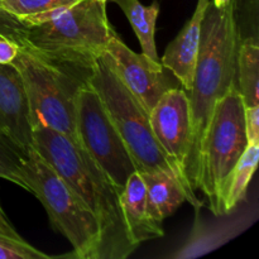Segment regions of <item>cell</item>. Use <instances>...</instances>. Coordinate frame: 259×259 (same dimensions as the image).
Segmentation results:
<instances>
[{
	"label": "cell",
	"instance_id": "obj_12",
	"mask_svg": "<svg viewBox=\"0 0 259 259\" xmlns=\"http://www.w3.org/2000/svg\"><path fill=\"white\" fill-rule=\"evenodd\" d=\"M209 0H199L191 19L185 24L176 38L167 46L161 63L175 76L189 93L194 82L195 67L199 55L201 27Z\"/></svg>",
	"mask_w": 259,
	"mask_h": 259
},
{
	"label": "cell",
	"instance_id": "obj_21",
	"mask_svg": "<svg viewBox=\"0 0 259 259\" xmlns=\"http://www.w3.org/2000/svg\"><path fill=\"white\" fill-rule=\"evenodd\" d=\"M19 51V43L4 29L0 27V63L7 65L12 63L17 57Z\"/></svg>",
	"mask_w": 259,
	"mask_h": 259
},
{
	"label": "cell",
	"instance_id": "obj_3",
	"mask_svg": "<svg viewBox=\"0 0 259 259\" xmlns=\"http://www.w3.org/2000/svg\"><path fill=\"white\" fill-rule=\"evenodd\" d=\"M0 27L48 60L83 71H91L95 58L116 34L108 19L106 3L100 0H80L63 7L53 19L32 27L13 18L0 20Z\"/></svg>",
	"mask_w": 259,
	"mask_h": 259
},
{
	"label": "cell",
	"instance_id": "obj_18",
	"mask_svg": "<svg viewBox=\"0 0 259 259\" xmlns=\"http://www.w3.org/2000/svg\"><path fill=\"white\" fill-rule=\"evenodd\" d=\"M51 255L35 249L15 229L0 227V259H48Z\"/></svg>",
	"mask_w": 259,
	"mask_h": 259
},
{
	"label": "cell",
	"instance_id": "obj_14",
	"mask_svg": "<svg viewBox=\"0 0 259 259\" xmlns=\"http://www.w3.org/2000/svg\"><path fill=\"white\" fill-rule=\"evenodd\" d=\"M139 175L146 186L149 211L158 222L163 223L187 201L184 187L172 172L154 171Z\"/></svg>",
	"mask_w": 259,
	"mask_h": 259
},
{
	"label": "cell",
	"instance_id": "obj_17",
	"mask_svg": "<svg viewBox=\"0 0 259 259\" xmlns=\"http://www.w3.org/2000/svg\"><path fill=\"white\" fill-rule=\"evenodd\" d=\"M235 83L247 108L259 105V47L252 38L239 43Z\"/></svg>",
	"mask_w": 259,
	"mask_h": 259
},
{
	"label": "cell",
	"instance_id": "obj_6",
	"mask_svg": "<svg viewBox=\"0 0 259 259\" xmlns=\"http://www.w3.org/2000/svg\"><path fill=\"white\" fill-rule=\"evenodd\" d=\"M89 82L118 129L137 172L167 171L176 176L168 156L154 137L149 113L119 80L105 51L94 61Z\"/></svg>",
	"mask_w": 259,
	"mask_h": 259
},
{
	"label": "cell",
	"instance_id": "obj_11",
	"mask_svg": "<svg viewBox=\"0 0 259 259\" xmlns=\"http://www.w3.org/2000/svg\"><path fill=\"white\" fill-rule=\"evenodd\" d=\"M0 134L25 151L33 143V126L20 73L12 63H0Z\"/></svg>",
	"mask_w": 259,
	"mask_h": 259
},
{
	"label": "cell",
	"instance_id": "obj_24",
	"mask_svg": "<svg viewBox=\"0 0 259 259\" xmlns=\"http://www.w3.org/2000/svg\"><path fill=\"white\" fill-rule=\"evenodd\" d=\"M0 2H2V0H0ZM3 14H7V13H4L3 10H0V15H3Z\"/></svg>",
	"mask_w": 259,
	"mask_h": 259
},
{
	"label": "cell",
	"instance_id": "obj_7",
	"mask_svg": "<svg viewBox=\"0 0 259 259\" xmlns=\"http://www.w3.org/2000/svg\"><path fill=\"white\" fill-rule=\"evenodd\" d=\"M244 111L242 95L232 86L215 105L200 149L195 190L204 192L217 217L224 215L225 182L248 146Z\"/></svg>",
	"mask_w": 259,
	"mask_h": 259
},
{
	"label": "cell",
	"instance_id": "obj_25",
	"mask_svg": "<svg viewBox=\"0 0 259 259\" xmlns=\"http://www.w3.org/2000/svg\"><path fill=\"white\" fill-rule=\"evenodd\" d=\"M100 2H105L106 3V2H108V0H100Z\"/></svg>",
	"mask_w": 259,
	"mask_h": 259
},
{
	"label": "cell",
	"instance_id": "obj_10",
	"mask_svg": "<svg viewBox=\"0 0 259 259\" xmlns=\"http://www.w3.org/2000/svg\"><path fill=\"white\" fill-rule=\"evenodd\" d=\"M105 52L119 80L148 113L166 91L176 88L161 61L133 52L116 34L110 38Z\"/></svg>",
	"mask_w": 259,
	"mask_h": 259
},
{
	"label": "cell",
	"instance_id": "obj_9",
	"mask_svg": "<svg viewBox=\"0 0 259 259\" xmlns=\"http://www.w3.org/2000/svg\"><path fill=\"white\" fill-rule=\"evenodd\" d=\"M149 123L154 137L174 166L177 179L186 192L187 201L199 209L201 202L186 175L192 142L191 110L186 91L179 88L166 91L149 111Z\"/></svg>",
	"mask_w": 259,
	"mask_h": 259
},
{
	"label": "cell",
	"instance_id": "obj_23",
	"mask_svg": "<svg viewBox=\"0 0 259 259\" xmlns=\"http://www.w3.org/2000/svg\"><path fill=\"white\" fill-rule=\"evenodd\" d=\"M0 227L7 228V229H14V228H13V225L10 224V222H9V219H8L7 214H5L4 210H3L2 205H0Z\"/></svg>",
	"mask_w": 259,
	"mask_h": 259
},
{
	"label": "cell",
	"instance_id": "obj_4",
	"mask_svg": "<svg viewBox=\"0 0 259 259\" xmlns=\"http://www.w3.org/2000/svg\"><path fill=\"white\" fill-rule=\"evenodd\" d=\"M15 40L19 43V51L12 65L22 76L33 129H53L80 146L75 124L76 95L89 81L91 71L53 62L25 43Z\"/></svg>",
	"mask_w": 259,
	"mask_h": 259
},
{
	"label": "cell",
	"instance_id": "obj_1",
	"mask_svg": "<svg viewBox=\"0 0 259 259\" xmlns=\"http://www.w3.org/2000/svg\"><path fill=\"white\" fill-rule=\"evenodd\" d=\"M32 147L98 219L99 259L128 258L138 247L131 240L126 229L120 206V191L95 161L65 134L46 126L33 129Z\"/></svg>",
	"mask_w": 259,
	"mask_h": 259
},
{
	"label": "cell",
	"instance_id": "obj_2",
	"mask_svg": "<svg viewBox=\"0 0 259 259\" xmlns=\"http://www.w3.org/2000/svg\"><path fill=\"white\" fill-rule=\"evenodd\" d=\"M239 43L235 0H209L202 19L194 82L187 93L191 110L192 142L186 175L194 190L200 149L212 111L229 89L237 85L235 76Z\"/></svg>",
	"mask_w": 259,
	"mask_h": 259
},
{
	"label": "cell",
	"instance_id": "obj_19",
	"mask_svg": "<svg viewBox=\"0 0 259 259\" xmlns=\"http://www.w3.org/2000/svg\"><path fill=\"white\" fill-rule=\"evenodd\" d=\"M80 0H2L0 10L19 20L29 15L39 14L61 7H70Z\"/></svg>",
	"mask_w": 259,
	"mask_h": 259
},
{
	"label": "cell",
	"instance_id": "obj_20",
	"mask_svg": "<svg viewBox=\"0 0 259 259\" xmlns=\"http://www.w3.org/2000/svg\"><path fill=\"white\" fill-rule=\"evenodd\" d=\"M23 152L12 141L0 134V179L13 182L25 190L24 181L20 174Z\"/></svg>",
	"mask_w": 259,
	"mask_h": 259
},
{
	"label": "cell",
	"instance_id": "obj_15",
	"mask_svg": "<svg viewBox=\"0 0 259 259\" xmlns=\"http://www.w3.org/2000/svg\"><path fill=\"white\" fill-rule=\"evenodd\" d=\"M120 7L125 17L131 22L134 33L138 37L142 47V53L154 61H159L157 53L154 33L156 22L159 14L158 2H153L146 7L139 0H113Z\"/></svg>",
	"mask_w": 259,
	"mask_h": 259
},
{
	"label": "cell",
	"instance_id": "obj_13",
	"mask_svg": "<svg viewBox=\"0 0 259 259\" xmlns=\"http://www.w3.org/2000/svg\"><path fill=\"white\" fill-rule=\"evenodd\" d=\"M120 206L129 237L137 247L147 240L163 237V223L154 219L149 211L146 186L139 172H133L121 190Z\"/></svg>",
	"mask_w": 259,
	"mask_h": 259
},
{
	"label": "cell",
	"instance_id": "obj_5",
	"mask_svg": "<svg viewBox=\"0 0 259 259\" xmlns=\"http://www.w3.org/2000/svg\"><path fill=\"white\" fill-rule=\"evenodd\" d=\"M20 174L25 190L42 202L55 230L71 243L73 248L71 257L99 259L100 227L98 219L33 147L23 152Z\"/></svg>",
	"mask_w": 259,
	"mask_h": 259
},
{
	"label": "cell",
	"instance_id": "obj_8",
	"mask_svg": "<svg viewBox=\"0 0 259 259\" xmlns=\"http://www.w3.org/2000/svg\"><path fill=\"white\" fill-rule=\"evenodd\" d=\"M78 143L121 192L136 164L95 89L86 82L76 95Z\"/></svg>",
	"mask_w": 259,
	"mask_h": 259
},
{
	"label": "cell",
	"instance_id": "obj_22",
	"mask_svg": "<svg viewBox=\"0 0 259 259\" xmlns=\"http://www.w3.org/2000/svg\"><path fill=\"white\" fill-rule=\"evenodd\" d=\"M244 120L248 143H259V105L245 106Z\"/></svg>",
	"mask_w": 259,
	"mask_h": 259
},
{
	"label": "cell",
	"instance_id": "obj_16",
	"mask_svg": "<svg viewBox=\"0 0 259 259\" xmlns=\"http://www.w3.org/2000/svg\"><path fill=\"white\" fill-rule=\"evenodd\" d=\"M259 159V143H248L240 156L239 161L234 166L233 171L228 176L223 192V212L229 214L237 207L242 200L245 199L248 186L257 169Z\"/></svg>",
	"mask_w": 259,
	"mask_h": 259
}]
</instances>
